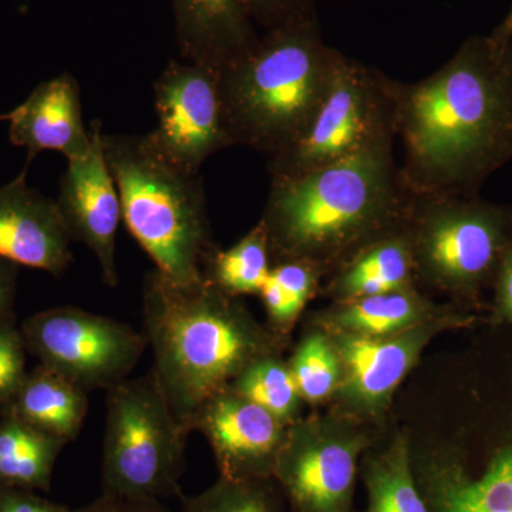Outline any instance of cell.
<instances>
[{"label":"cell","mask_w":512,"mask_h":512,"mask_svg":"<svg viewBox=\"0 0 512 512\" xmlns=\"http://www.w3.org/2000/svg\"><path fill=\"white\" fill-rule=\"evenodd\" d=\"M86 390L45 366L28 373L5 407L30 426L66 441L76 440L89 412Z\"/></svg>","instance_id":"obj_20"},{"label":"cell","mask_w":512,"mask_h":512,"mask_svg":"<svg viewBox=\"0 0 512 512\" xmlns=\"http://www.w3.org/2000/svg\"><path fill=\"white\" fill-rule=\"evenodd\" d=\"M322 269L302 259H282L271 266L259 296L272 332L284 338L318 288Z\"/></svg>","instance_id":"obj_25"},{"label":"cell","mask_w":512,"mask_h":512,"mask_svg":"<svg viewBox=\"0 0 512 512\" xmlns=\"http://www.w3.org/2000/svg\"><path fill=\"white\" fill-rule=\"evenodd\" d=\"M188 434L153 370L111 387L101 453L103 494L154 500L180 494Z\"/></svg>","instance_id":"obj_8"},{"label":"cell","mask_w":512,"mask_h":512,"mask_svg":"<svg viewBox=\"0 0 512 512\" xmlns=\"http://www.w3.org/2000/svg\"><path fill=\"white\" fill-rule=\"evenodd\" d=\"M20 330L40 365L87 393L110 390L128 379L148 348L143 332L74 306L37 312Z\"/></svg>","instance_id":"obj_10"},{"label":"cell","mask_w":512,"mask_h":512,"mask_svg":"<svg viewBox=\"0 0 512 512\" xmlns=\"http://www.w3.org/2000/svg\"><path fill=\"white\" fill-rule=\"evenodd\" d=\"M26 174L0 185V258L59 278L73 262L72 238L56 201L30 187Z\"/></svg>","instance_id":"obj_16"},{"label":"cell","mask_w":512,"mask_h":512,"mask_svg":"<svg viewBox=\"0 0 512 512\" xmlns=\"http://www.w3.org/2000/svg\"><path fill=\"white\" fill-rule=\"evenodd\" d=\"M414 282L413 249L403 224L367 242L342 262L329 292L338 302L352 301L414 288Z\"/></svg>","instance_id":"obj_19"},{"label":"cell","mask_w":512,"mask_h":512,"mask_svg":"<svg viewBox=\"0 0 512 512\" xmlns=\"http://www.w3.org/2000/svg\"><path fill=\"white\" fill-rule=\"evenodd\" d=\"M303 402L318 404L338 393L342 363L326 332H312L302 339L288 362Z\"/></svg>","instance_id":"obj_27"},{"label":"cell","mask_w":512,"mask_h":512,"mask_svg":"<svg viewBox=\"0 0 512 512\" xmlns=\"http://www.w3.org/2000/svg\"><path fill=\"white\" fill-rule=\"evenodd\" d=\"M451 311L434 308L414 288L366 296L338 305L323 313L326 332L360 336H390L416 328L430 320L443 318Z\"/></svg>","instance_id":"obj_21"},{"label":"cell","mask_w":512,"mask_h":512,"mask_svg":"<svg viewBox=\"0 0 512 512\" xmlns=\"http://www.w3.org/2000/svg\"><path fill=\"white\" fill-rule=\"evenodd\" d=\"M173 9L177 46L185 62L221 72L261 39L247 0H173Z\"/></svg>","instance_id":"obj_18"},{"label":"cell","mask_w":512,"mask_h":512,"mask_svg":"<svg viewBox=\"0 0 512 512\" xmlns=\"http://www.w3.org/2000/svg\"><path fill=\"white\" fill-rule=\"evenodd\" d=\"M229 389L274 414L286 426L298 421L303 402L288 362L281 355L262 357L248 366Z\"/></svg>","instance_id":"obj_26"},{"label":"cell","mask_w":512,"mask_h":512,"mask_svg":"<svg viewBox=\"0 0 512 512\" xmlns=\"http://www.w3.org/2000/svg\"><path fill=\"white\" fill-rule=\"evenodd\" d=\"M396 138L394 80L343 56L308 126L274 157L272 178L291 177L345 160Z\"/></svg>","instance_id":"obj_9"},{"label":"cell","mask_w":512,"mask_h":512,"mask_svg":"<svg viewBox=\"0 0 512 512\" xmlns=\"http://www.w3.org/2000/svg\"><path fill=\"white\" fill-rule=\"evenodd\" d=\"M343 55L326 45L318 16L268 30L258 45L220 72L234 146L274 157L308 126Z\"/></svg>","instance_id":"obj_4"},{"label":"cell","mask_w":512,"mask_h":512,"mask_svg":"<svg viewBox=\"0 0 512 512\" xmlns=\"http://www.w3.org/2000/svg\"><path fill=\"white\" fill-rule=\"evenodd\" d=\"M90 130L92 148L86 157L67 161L56 204L72 241L82 242L93 252L104 284L116 288L119 285L116 239L123 210L104 154L100 121H93Z\"/></svg>","instance_id":"obj_14"},{"label":"cell","mask_w":512,"mask_h":512,"mask_svg":"<svg viewBox=\"0 0 512 512\" xmlns=\"http://www.w3.org/2000/svg\"><path fill=\"white\" fill-rule=\"evenodd\" d=\"M123 221L165 278L204 281L202 264L215 248L200 173L175 163L144 136L104 134Z\"/></svg>","instance_id":"obj_5"},{"label":"cell","mask_w":512,"mask_h":512,"mask_svg":"<svg viewBox=\"0 0 512 512\" xmlns=\"http://www.w3.org/2000/svg\"><path fill=\"white\" fill-rule=\"evenodd\" d=\"M404 227L416 279L477 306L512 239V207L480 195H412Z\"/></svg>","instance_id":"obj_7"},{"label":"cell","mask_w":512,"mask_h":512,"mask_svg":"<svg viewBox=\"0 0 512 512\" xmlns=\"http://www.w3.org/2000/svg\"><path fill=\"white\" fill-rule=\"evenodd\" d=\"M19 265L0 258V326L13 319Z\"/></svg>","instance_id":"obj_34"},{"label":"cell","mask_w":512,"mask_h":512,"mask_svg":"<svg viewBox=\"0 0 512 512\" xmlns=\"http://www.w3.org/2000/svg\"><path fill=\"white\" fill-rule=\"evenodd\" d=\"M365 434L339 421H295L276 460L274 480L296 512H350Z\"/></svg>","instance_id":"obj_11"},{"label":"cell","mask_w":512,"mask_h":512,"mask_svg":"<svg viewBox=\"0 0 512 512\" xmlns=\"http://www.w3.org/2000/svg\"><path fill=\"white\" fill-rule=\"evenodd\" d=\"M412 192L393 143L291 177L272 178L261 224L275 261L302 259L323 272L404 224Z\"/></svg>","instance_id":"obj_3"},{"label":"cell","mask_w":512,"mask_h":512,"mask_svg":"<svg viewBox=\"0 0 512 512\" xmlns=\"http://www.w3.org/2000/svg\"><path fill=\"white\" fill-rule=\"evenodd\" d=\"M399 167L413 195L473 197L512 160V40L467 39L436 73L394 80Z\"/></svg>","instance_id":"obj_1"},{"label":"cell","mask_w":512,"mask_h":512,"mask_svg":"<svg viewBox=\"0 0 512 512\" xmlns=\"http://www.w3.org/2000/svg\"><path fill=\"white\" fill-rule=\"evenodd\" d=\"M456 436L412 454L430 512H512V348L471 372Z\"/></svg>","instance_id":"obj_6"},{"label":"cell","mask_w":512,"mask_h":512,"mask_svg":"<svg viewBox=\"0 0 512 512\" xmlns=\"http://www.w3.org/2000/svg\"><path fill=\"white\" fill-rule=\"evenodd\" d=\"M154 107L157 127L148 137L187 170L200 173L212 154L234 146L217 70L170 60L154 83Z\"/></svg>","instance_id":"obj_12"},{"label":"cell","mask_w":512,"mask_h":512,"mask_svg":"<svg viewBox=\"0 0 512 512\" xmlns=\"http://www.w3.org/2000/svg\"><path fill=\"white\" fill-rule=\"evenodd\" d=\"M288 427L229 387L208 400L194 421L228 480L274 478Z\"/></svg>","instance_id":"obj_15"},{"label":"cell","mask_w":512,"mask_h":512,"mask_svg":"<svg viewBox=\"0 0 512 512\" xmlns=\"http://www.w3.org/2000/svg\"><path fill=\"white\" fill-rule=\"evenodd\" d=\"M369 495L366 512H430L417 487L409 441L397 436L389 447L367 457L363 471Z\"/></svg>","instance_id":"obj_23"},{"label":"cell","mask_w":512,"mask_h":512,"mask_svg":"<svg viewBox=\"0 0 512 512\" xmlns=\"http://www.w3.org/2000/svg\"><path fill=\"white\" fill-rule=\"evenodd\" d=\"M271 261L268 235L258 222L234 247L212 249L202 264V276L231 298L259 295L271 271Z\"/></svg>","instance_id":"obj_24"},{"label":"cell","mask_w":512,"mask_h":512,"mask_svg":"<svg viewBox=\"0 0 512 512\" xmlns=\"http://www.w3.org/2000/svg\"><path fill=\"white\" fill-rule=\"evenodd\" d=\"M0 120L9 123L10 143L28 150L25 168L42 151H59L70 161L86 157L92 148L79 83L67 72L40 83L16 109L0 114Z\"/></svg>","instance_id":"obj_17"},{"label":"cell","mask_w":512,"mask_h":512,"mask_svg":"<svg viewBox=\"0 0 512 512\" xmlns=\"http://www.w3.org/2000/svg\"><path fill=\"white\" fill-rule=\"evenodd\" d=\"M0 512H77L40 497L35 491L0 487Z\"/></svg>","instance_id":"obj_32"},{"label":"cell","mask_w":512,"mask_h":512,"mask_svg":"<svg viewBox=\"0 0 512 512\" xmlns=\"http://www.w3.org/2000/svg\"><path fill=\"white\" fill-rule=\"evenodd\" d=\"M493 308H491L490 322L494 326L512 325V239L505 249L493 286Z\"/></svg>","instance_id":"obj_31"},{"label":"cell","mask_w":512,"mask_h":512,"mask_svg":"<svg viewBox=\"0 0 512 512\" xmlns=\"http://www.w3.org/2000/svg\"><path fill=\"white\" fill-rule=\"evenodd\" d=\"M66 441L3 410L0 419V487L49 491L53 468Z\"/></svg>","instance_id":"obj_22"},{"label":"cell","mask_w":512,"mask_h":512,"mask_svg":"<svg viewBox=\"0 0 512 512\" xmlns=\"http://www.w3.org/2000/svg\"><path fill=\"white\" fill-rule=\"evenodd\" d=\"M77 512H175L154 498H124L101 493L92 504ZM183 512V511H180Z\"/></svg>","instance_id":"obj_33"},{"label":"cell","mask_w":512,"mask_h":512,"mask_svg":"<svg viewBox=\"0 0 512 512\" xmlns=\"http://www.w3.org/2000/svg\"><path fill=\"white\" fill-rule=\"evenodd\" d=\"M474 320L470 313L450 312L390 336L326 332L342 363L340 399L352 412L372 416L383 412L429 340L441 330L471 325Z\"/></svg>","instance_id":"obj_13"},{"label":"cell","mask_w":512,"mask_h":512,"mask_svg":"<svg viewBox=\"0 0 512 512\" xmlns=\"http://www.w3.org/2000/svg\"><path fill=\"white\" fill-rule=\"evenodd\" d=\"M26 348L22 330L16 328L15 320L0 326V409H5L16 396L26 372Z\"/></svg>","instance_id":"obj_29"},{"label":"cell","mask_w":512,"mask_h":512,"mask_svg":"<svg viewBox=\"0 0 512 512\" xmlns=\"http://www.w3.org/2000/svg\"><path fill=\"white\" fill-rule=\"evenodd\" d=\"M254 23L265 32L316 18V0H247Z\"/></svg>","instance_id":"obj_30"},{"label":"cell","mask_w":512,"mask_h":512,"mask_svg":"<svg viewBox=\"0 0 512 512\" xmlns=\"http://www.w3.org/2000/svg\"><path fill=\"white\" fill-rule=\"evenodd\" d=\"M272 478L228 480L217 483L194 497L185 498L183 512H281Z\"/></svg>","instance_id":"obj_28"},{"label":"cell","mask_w":512,"mask_h":512,"mask_svg":"<svg viewBox=\"0 0 512 512\" xmlns=\"http://www.w3.org/2000/svg\"><path fill=\"white\" fill-rule=\"evenodd\" d=\"M493 33L497 36L504 37V39L512 40V6L508 15L505 16L503 22L493 30Z\"/></svg>","instance_id":"obj_35"},{"label":"cell","mask_w":512,"mask_h":512,"mask_svg":"<svg viewBox=\"0 0 512 512\" xmlns=\"http://www.w3.org/2000/svg\"><path fill=\"white\" fill-rule=\"evenodd\" d=\"M144 336L161 389L188 433L204 404L248 366L281 355L284 338L207 281L180 285L148 272L143 286Z\"/></svg>","instance_id":"obj_2"}]
</instances>
